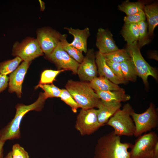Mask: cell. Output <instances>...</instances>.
Returning <instances> with one entry per match:
<instances>
[{
	"instance_id": "obj_31",
	"label": "cell",
	"mask_w": 158,
	"mask_h": 158,
	"mask_svg": "<svg viewBox=\"0 0 158 158\" xmlns=\"http://www.w3.org/2000/svg\"><path fill=\"white\" fill-rule=\"evenodd\" d=\"M106 61L107 65L118 79L122 84L126 83L127 82L125 80L123 77L120 63L106 60Z\"/></svg>"
},
{
	"instance_id": "obj_39",
	"label": "cell",
	"mask_w": 158,
	"mask_h": 158,
	"mask_svg": "<svg viewBox=\"0 0 158 158\" xmlns=\"http://www.w3.org/2000/svg\"></svg>"
},
{
	"instance_id": "obj_2",
	"label": "cell",
	"mask_w": 158,
	"mask_h": 158,
	"mask_svg": "<svg viewBox=\"0 0 158 158\" xmlns=\"http://www.w3.org/2000/svg\"><path fill=\"white\" fill-rule=\"evenodd\" d=\"M47 99L44 92H40L37 99L32 104L25 105L20 104L17 105L14 117L6 126L0 130V141L5 142L7 140L20 138V126L24 116L31 111H41Z\"/></svg>"
},
{
	"instance_id": "obj_10",
	"label": "cell",
	"mask_w": 158,
	"mask_h": 158,
	"mask_svg": "<svg viewBox=\"0 0 158 158\" xmlns=\"http://www.w3.org/2000/svg\"><path fill=\"white\" fill-rule=\"evenodd\" d=\"M45 57L55 64L59 70H69L73 74H77L80 63L71 58L63 49L60 42L52 52Z\"/></svg>"
},
{
	"instance_id": "obj_8",
	"label": "cell",
	"mask_w": 158,
	"mask_h": 158,
	"mask_svg": "<svg viewBox=\"0 0 158 158\" xmlns=\"http://www.w3.org/2000/svg\"><path fill=\"white\" fill-rule=\"evenodd\" d=\"M13 56L20 58L23 61L29 62L42 56V51L36 39L28 37L21 42H16L12 50Z\"/></svg>"
},
{
	"instance_id": "obj_14",
	"label": "cell",
	"mask_w": 158,
	"mask_h": 158,
	"mask_svg": "<svg viewBox=\"0 0 158 158\" xmlns=\"http://www.w3.org/2000/svg\"><path fill=\"white\" fill-rule=\"evenodd\" d=\"M96 45L99 51L104 54L118 49L110 31L107 29L99 28L96 34Z\"/></svg>"
},
{
	"instance_id": "obj_24",
	"label": "cell",
	"mask_w": 158,
	"mask_h": 158,
	"mask_svg": "<svg viewBox=\"0 0 158 158\" xmlns=\"http://www.w3.org/2000/svg\"><path fill=\"white\" fill-rule=\"evenodd\" d=\"M120 66L125 80L135 82L137 76L135 67L131 59L126 60L121 63Z\"/></svg>"
},
{
	"instance_id": "obj_35",
	"label": "cell",
	"mask_w": 158,
	"mask_h": 158,
	"mask_svg": "<svg viewBox=\"0 0 158 158\" xmlns=\"http://www.w3.org/2000/svg\"><path fill=\"white\" fill-rule=\"evenodd\" d=\"M5 142L0 141V158H3V147Z\"/></svg>"
},
{
	"instance_id": "obj_34",
	"label": "cell",
	"mask_w": 158,
	"mask_h": 158,
	"mask_svg": "<svg viewBox=\"0 0 158 158\" xmlns=\"http://www.w3.org/2000/svg\"><path fill=\"white\" fill-rule=\"evenodd\" d=\"M9 80V77L7 75L0 73V92L6 88Z\"/></svg>"
},
{
	"instance_id": "obj_19",
	"label": "cell",
	"mask_w": 158,
	"mask_h": 158,
	"mask_svg": "<svg viewBox=\"0 0 158 158\" xmlns=\"http://www.w3.org/2000/svg\"><path fill=\"white\" fill-rule=\"evenodd\" d=\"M91 87L95 91H119L124 90L106 78L96 77L89 82Z\"/></svg>"
},
{
	"instance_id": "obj_3",
	"label": "cell",
	"mask_w": 158,
	"mask_h": 158,
	"mask_svg": "<svg viewBox=\"0 0 158 158\" xmlns=\"http://www.w3.org/2000/svg\"><path fill=\"white\" fill-rule=\"evenodd\" d=\"M65 87L79 108L83 109L97 108L100 99L91 87L89 83L70 80L66 84Z\"/></svg>"
},
{
	"instance_id": "obj_23",
	"label": "cell",
	"mask_w": 158,
	"mask_h": 158,
	"mask_svg": "<svg viewBox=\"0 0 158 158\" xmlns=\"http://www.w3.org/2000/svg\"><path fill=\"white\" fill-rule=\"evenodd\" d=\"M118 7L120 11L125 13L126 16H129L144 10V5L140 1L131 2L126 0L119 5Z\"/></svg>"
},
{
	"instance_id": "obj_27",
	"label": "cell",
	"mask_w": 158,
	"mask_h": 158,
	"mask_svg": "<svg viewBox=\"0 0 158 158\" xmlns=\"http://www.w3.org/2000/svg\"><path fill=\"white\" fill-rule=\"evenodd\" d=\"M65 71H66L63 69L57 70L48 69L44 70L41 73L40 82L37 85L53 84V82L55 80L56 76L60 73Z\"/></svg>"
},
{
	"instance_id": "obj_17",
	"label": "cell",
	"mask_w": 158,
	"mask_h": 158,
	"mask_svg": "<svg viewBox=\"0 0 158 158\" xmlns=\"http://www.w3.org/2000/svg\"><path fill=\"white\" fill-rule=\"evenodd\" d=\"M95 62L97 72L100 76L106 78L115 84L118 85L122 84L107 65L103 54L99 51L95 53Z\"/></svg>"
},
{
	"instance_id": "obj_16",
	"label": "cell",
	"mask_w": 158,
	"mask_h": 158,
	"mask_svg": "<svg viewBox=\"0 0 158 158\" xmlns=\"http://www.w3.org/2000/svg\"><path fill=\"white\" fill-rule=\"evenodd\" d=\"M64 29L73 37V40L70 44L80 51L86 54L88 50L87 40L90 35L89 28L87 27L80 30L64 27Z\"/></svg>"
},
{
	"instance_id": "obj_36",
	"label": "cell",
	"mask_w": 158,
	"mask_h": 158,
	"mask_svg": "<svg viewBox=\"0 0 158 158\" xmlns=\"http://www.w3.org/2000/svg\"><path fill=\"white\" fill-rule=\"evenodd\" d=\"M154 158H158V141L156 143L154 149Z\"/></svg>"
},
{
	"instance_id": "obj_15",
	"label": "cell",
	"mask_w": 158,
	"mask_h": 158,
	"mask_svg": "<svg viewBox=\"0 0 158 158\" xmlns=\"http://www.w3.org/2000/svg\"><path fill=\"white\" fill-rule=\"evenodd\" d=\"M121 103L109 102L99 101L97 108V118L101 126L107 123L109 119L120 109Z\"/></svg>"
},
{
	"instance_id": "obj_33",
	"label": "cell",
	"mask_w": 158,
	"mask_h": 158,
	"mask_svg": "<svg viewBox=\"0 0 158 158\" xmlns=\"http://www.w3.org/2000/svg\"><path fill=\"white\" fill-rule=\"evenodd\" d=\"M11 151L13 158H29L28 152L18 143L13 146Z\"/></svg>"
},
{
	"instance_id": "obj_21",
	"label": "cell",
	"mask_w": 158,
	"mask_h": 158,
	"mask_svg": "<svg viewBox=\"0 0 158 158\" xmlns=\"http://www.w3.org/2000/svg\"><path fill=\"white\" fill-rule=\"evenodd\" d=\"M121 34L127 44H131L138 42L139 37L138 24H125L122 28Z\"/></svg>"
},
{
	"instance_id": "obj_18",
	"label": "cell",
	"mask_w": 158,
	"mask_h": 158,
	"mask_svg": "<svg viewBox=\"0 0 158 158\" xmlns=\"http://www.w3.org/2000/svg\"><path fill=\"white\" fill-rule=\"evenodd\" d=\"M144 11L148 23V35L152 36L158 25V5L157 3L144 6Z\"/></svg>"
},
{
	"instance_id": "obj_28",
	"label": "cell",
	"mask_w": 158,
	"mask_h": 158,
	"mask_svg": "<svg viewBox=\"0 0 158 158\" xmlns=\"http://www.w3.org/2000/svg\"><path fill=\"white\" fill-rule=\"evenodd\" d=\"M139 27V37L138 44L141 47L148 44L150 42L147 32L148 25L145 21H142L138 23Z\"/></svg>"
},
{
	"instance_id": "obj_1",
	"label": "cell",
	"mask_w": 158,
	"mask_h": 158,
	"mask_svg": "<svg viewBox=\"0 0 158 158\" xmlns=\"http://www.w3.org/2000/svg\"><path fill=\"white\" fill-rule=\"evenodd\" d=\"M132 145L121 142V137L116 135L113 131L98 139L93 158H130L128 149Z\"/></svg>"
},
{
	"instance_id": "obj_29",
	"label": "cell",
	"mask_w": 158,
	"mask_h": 158,
	"mask_svg": "<svg viewBox=\"0 0 158 158\" xmlns=\"http://www.w3.org/2000/svg\"><path fill=\"white\" fill-rule=\"evenodd\" d=\"M39 87H40L44 90V92L47 98L60 97L61 89L53 84L40 85L38 86L37 85L35 88L36 89Z\"/></svg>"
},
{
	"instance_id": "obj_11",
	"label": "cell",
	"mask_w": 158,
	"mask_h": 158,
	"mask_svg": "<svg viewBox=\"0 0 158 158\" xmlns=\"http://www.w3.org/2000/svg\"><path fill=\"white\" fill-rule=\"evenodd\" d=\"M37 41L45 56L49 55L60 42L61 33L49 27L38 29L36 32Z\"/></svg>"
},
{
	"instance_id": "obj_6",
	"label": "cell",
	"mask_w": 158,
	"mask_h": 158,
	"mask_svg": "<svg viewBox=\"0 0 158 158\" xmlns=\"http://www.w3.org/2000/svg\"><path fill=\"white\" fill-rule=\"evenodd\" d=\"M131 116L135 126L134 136L138 137L144 133L150 131L157 127L158 124V116L154 105L152 103L145 111L141 114H137L134 111Z\"/></svg>"
},
{
	"instance_id": "obj_7",
	"label": "cell",
	"mask_w": 158,
	"mask_h": 158,
	"mask_svg": "<svg viewBox=\"0 0 158 158\" xmlns=\"http://www.w3.org/2000/svg\"><path fill=\"white\" fill-rule=\"evenodd\" d=\"M158 137L151 131L138 137L130 148V158H154V149Z\"/></svg>"
},
{
	"instance_id": "obj_38",
	"label": "cell",
	"mask_w": 158,
	"mask_h": 158,
	"mask_svg": "<svg viewBox=\"0 0 158 158\" xmlns=\"http://www.w3.org/2000/svg\"><path fill=\"white\" fill-rule=\"evenodd\" d=\"M4 158H13L11 151L8 153L6 155L5 157Z\"/></svg>"
},
{
	"instance_id": "obj_26",
	"label": "cell",
	"mask_w": 158,
	"mask_h": 158,
	"mask_svg": "<svg viewBox=\"0 0 158 158\" xmlns=\"http://www.w3.org/2000/svg\"><path fill=\"white\" fill-rule=\"evenodd\" d=\"M22 61L20 58L16 56L13 59L0 62V73L7 75L12 73L17 68Z\"/></svg>"
},
{
	"instance_id": "obj_9",
	"label": "cell",
	"mask_w": 158,
	"mask_h": 158,
	"mask_svg": "<svg viewBox=\"0 0 158 158\" xmlns=\"http://www.w3.org/2000/svg\"><path fill=\"white\" fill-rule=\"evenodd\" d=\"M101 127L97 119V109H81L77 117L75 125L81 135H90Z\"/></svg>"
},
{
	"instance_id": "obj_25",
	"label": "cell",
	"mask_w": 158,
	"mask_h": 158,
	"mask_svg": "<svg viewBox=\"0 0 158 158\" xmlns=\"http://www.w3.org/2000/svg\"><path fill=\"white\" fill-rule=\"evenodd\" d=\"M103 55L106 60L120 63L130 59V56L126 49H118Z\"/></svg>"
},
{
	"instance_id": "obj_32",
	"label": "cell",
	"mask_w": 158,
	"mask_h": 158,
	"mask_svg": "<svg viewBox=\"0 0 158 158\" xmlns=\"http://www.w3.org/2000/svg\"><path fill=\"white\" fill-rule=\"evenodd\" d=\"M145 16L144 10H143L134 14L125 16L123 20L125 24H138L145 21Z\"/></svg>"
},
{
	"instance_id": "obj_5",
	"label": "cell",
	"mask_w": 158,
	"mask_h": 158,
	"mask_svg": "<svg viewBox=\"0 0 158 158\" xmlns=\"http://www.w3.org/2000/svg\"><path fill=\"white\" fill-rule=\"evenodd\" d=\"M137 43L127 44L126 49L130 56L137 76L141 78L145 85L147 86L148 77L151 76L157 80V73L156 69L150 66L143 58Z\"/></svg>"
},
{
	"instance_id": "obj_12",
	"label": "cell",
	"mask_w": 158,
	"mask_h": 158,
	"mask_svg": "<svg viewBox=\"0 0 158 158\" xmlns=\"http://www.w3.org/2000/svg\"><path fill=\"white\" fill-rule=\"evenodd\" d=\"M97 73L95 53L93 49H89L83 61L79 64L77 74L81 81L90 82L97 76Z\"/></svg>"
},
{
	"instance_id": "obj_4",
	"label": "cell",
	"mask_w": 158,
	"mask_h": 158,
	"mask_svg": "<svg viewBox=\"0 0 158 158\" xmlns=\"http://www.w3.org/2000/svg\"><path fill=\"white\" fill-rule=\"evenodd\" d=\"M133 111L130 104H126L122 109L118 110L109 119L106 124L113 128L114 134L117 136H134L135 126L131 117Z\"/></svg>"
},
{
	"instance_id": "obj_30",
	"label": "cell",
	"mask_w": 158,
	"mask_h": 158,
	"mask_svg": "<svg viewBox=\"0 0 158 158\" xmlns=\"http://www.w3.org/2000/svg\"><path fill=\"white\" fill-rule=\"evenodd\" d=\"M59 98L71 107L73 113H76L77 112V109L79 107L71 95L66 89H61V92Z\"/></svg>"
},
{
	"instance_id": "obj_13",
	"label": "cell",
	"mask_w": 158,
	"mask_h": 158,
	"mask_svg": "<svg viewBox=\"0 0 158 158\" xmlns=\"http://www.w3.org/2000/svg\"><path fill=\"white\" fill-rule=\"evenodd\" d=\"M31 62L23 61L21 64L10 75L8 90L15 92L19 98L21 97L22 84Z\"/></svg>"
},
{
	"instance_id": "obj_37",
	"label": "cell",
	"mask_w": 158,
	"mask_h": 158,
	"mask_svg": "<svg viewBox=\"0 0 158 158\" xmlns=\"http://www.w3.org/2000/svg\"><path fill=\"white\" fill-rule=\"evenodd\" d=\"M40 5V11H44L45 9V3L42 0H39Z\"/></svg>"
},
{
	"instance_id": "obj_20",
	"label": "cell",
	"mask_w": 158,
	"mask_h": 158,
	"mask_svg": "<svg viewBox=\"0 0 158 158\" xmlns=\"http://www.w3.org/2000/svg\"><path fill=\"white\" fill-rule=\"evenodd\" d=\"M95 92L100 99L106 102L121 103L128 101L131 98L130 95L125 94L124 90Z\"/></svg>"
},
{
	"instance_id": "obj_22",
	"label": "cell",
	"mask_w": 158,
	"mask_h": 158,
	"mask_svg": "<svg viewBox=\"0 0 158 158\" xmlns=\"http://www.w3.org/2000/svg\"><path fill=\"white\" fill-rule=\"evenodd\" d=\"M67 35L61 34L60 38V42L63 49L73 59L79 63L83 61L84 56L82 52L70 44L67 41Z\"/></svg>"
}]
</instances>
